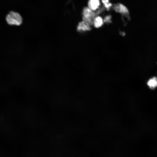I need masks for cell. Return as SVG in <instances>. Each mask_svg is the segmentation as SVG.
Returning <instances> with one entry per match:
<instances>
[{
  "label": "cell",
  "mask_w": 157,
  "mask_h": 157,
  "mask_svg": "<svg viewBox=\"0 0 157 157\" xmlns=\"http://www.w3.org/2000/svg\"><path fill=\"white\" fill-rule=\"evenodd\" d=\"M6 21L7 24L9 25L19 26L22 23V19L19 13L11 11L6 15Z\"/></svg>",
  "instance_id": "6da1fadb"
},
{
  "label": "cell",
  "mask_w": 157,
  "mask_h": 157,
  "mask_svg": "<svg viewBox=\"0 0 157 157\" xmlns=\"http://www.w3.org/2000/svg\"><path fill=\"white\" fill-rule=\"evenodd\" d=\"M113 8L116 12L121 13L125 16H127L129 14V11L128 9L122 4L121 3L116 4L113 6Z\"/></svg>",
  "instance_id": "7a4b0ae2"
},
{
  "label": "cell",
  "mask_w": 157,
  "mask_h": 157,
  "mask_svg": "<svg viewBox=\"0 0 157 157\" xmlns=\"http://www.w3.org/2000/svg\"><path fill=\"white\" fill-rule=\"evenodd\" d=\"M77 29L78 31L83 32L90 31L91 29V28L88 23L83 21L79 23Z\"/></svg>",
  "instance_id": "3957f363"
},
{
  "label": "cell",
  "mask_w": 157,
  "mask_h": 157,
  "mask_svg": "<svg viewBox=\"0 0 157 157\" xmlns=\"http://www.w3.org/2000/svg\"><path fill=\"white\" fill-rule=\"evenodd\" d=\"M100 5L99 0H89L88 2L89 7L93 10H96Z\"/></svg>",
  "instance_id": "277c9868"
},
{
  "label": "cell",
  "mask_w": 157,
  "mask_h": 157,
  "mask_svg": "<svg viewBox=\"0 0 157 157\" xmlns=\"http://www.w3.org/2000/svg\"><path fill=\"white\" fill-rule=\"evenodd\" d=\"M83 16L95 17V13L89 7H85L83 9Z\"/></svg>",
  "instance_id": "5b68a950"
},
{
  "label": "cell",
  "mask_w": 157,
  "mask_h": 157,
  "mask_svg": "<svg viewBox=\"0 0 157 157\" xmlns=\"http://www.w3.org/2000/svg\"><path fill=\"white\" fill-rule=\"evenodd\" d=\"M149 88L153 89L157 87V77H154L150 79L147 82Z\"/></svg>",
  "instance_id": "8992f818"
},
{
  "label": "cell",
  "mask_w": 157,
  "mask_h": 157,
  "mask_svg": "<svg viewBox=\"0 0 157 157\" xmlns=\"http://www.w3.org/2000/svg\"><path fill=\"white\" fill-rule=\"evenodd\" d=\"M104 21L101 17L100 16L96 17L94 19V25L96 28L101 27L103 24Z\"/></svg>",
  "instance_id": "52a82bcc"
},
{
  "label": "cell",
  "mask_w": 157,
  "mask_h": 157,
  "mask_svg": "<svg viewBox=\"0 0 157 157\" xmlns=\"http://www.w3.org/2000/svg\"><path fill=\"white\" fill-rule=\"evenodd\" d=\"M95 18V17H94L83 16V21L87 22L90 26L93 25Z\"/></svg>",
  "instance_id": "ba28073f"
},
{
  "label": "cell",
  "mask_w": 157,
  "mask_h": 157,
  "mask_svg": "<svg viewBox=\"0 0 157 157\" xmlns=\"http://www.w3.org/2000/svg\"><path fill=\"white\" fill-rule=\"evenodd\" d=\"M102 2L104 5V6L108 10L112 6V4L111 3L107 2L104 0H102Z\"/></svg>",
  "instance_id": "9c48e42d"
},
{
  "label": "cell",
  "mask_w": 157,
  "mask_h": 157,
  "mask_svg": "<svg viewBox=\"0 0 157 157\" xmlns=\"http://www.w3.org/2000/svg\"><path fill=\"white\" fill-rule=\"evenodd\" d=\"M111 16L110 15H108L105 17L103 21L104 22L110 23L111 22Z\"/></svg>",
  "instance_id": "30bf717a"
},
{
  "label": "cell",
  "mask_w": 157,
  "mask_h": 157,
  "mask_svg": "<svg viewBox=\"0 0 157 157\" xmlns=\"http://www.w3.org/2000/svg\"><path fill=\"white\" fill-rule=\"evenodd\" d=\"M104 10V8H102L100 9H99L97 12L95 13V16L99 15L100 13L102 12Z\"/></svg>",
  "instance_id": "8fae6325"
},
{
  "label": "cell",
  "mask_w": 157,
  "mask_h": 157,
  "mask_svg": "<svg viewBox=\"0 0 157 157\" xmlns=\"http://www.w3.org/2000/svg\"><path fill=\"white\" fill-rule=\"evenodd\" d=\"M105 1H106L107 2H109V0H104Z\"/></svg>",
  "instance_id": "7c38bea8"
}]
</instances>
